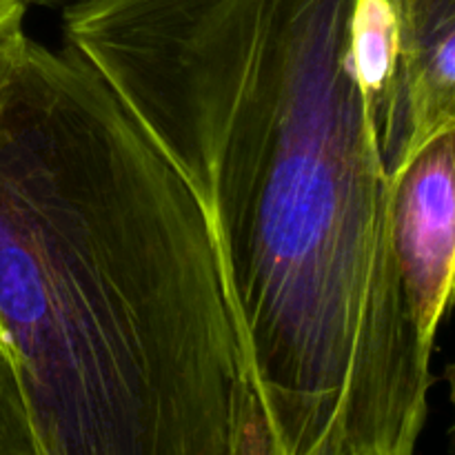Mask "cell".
Segmentation results:
<instances>
[{"label": "cell", "instance_id": "6", "mask_svg": "<svg viewBox=\"0 0 455 455\" xmlns=\"http://www.w3.org/2000/svg\"><path fill=\"white\" fill-rule=\"evenodd\" d=\"M27 4L22 0H0V29L9 22L25 20Z\"/></svg>", "mask_w": 455, "mask_h": 455}, {"label": "cell", "instance_id": "4", "mask_svg": "<svg viewBox=\"0 0 455 455\" xmlns=\"http://www.w3.org/2000/svg\"><path fill=\"white\" fill-rule=\"evenodd\" d=\"M398 16V118L391 178L435 133L455 124V0H391Z\"/></svg>", "mask_w": 455, "mask_h": 455}, {"label": "cell", "instance_id": "9", "mask_svg": "<svg viewBox=\"0 0 455 455\" xmlns=\"http://www.w3.org/2000/svg\"><path fill=\"white\" fill-rule=\"evenodd\" d=\"M27 7H44V9H62L76 0H22Z\"/></svg>", "mask_w": 455, "mask_h": 455}, {"label": "cell", "instance_id": "7", "mask_svg": "<svg viewBox=\"0 0 455 455\" xmlns=\"http://www.w3.org/2000/svg\"><path fill=\"white\" fill-rule=\"evenodd\" d=\"M444 380H447L449 387V403H451V425H449V440H451V447L455 451V363L447 367V373H444Z\"/></svg>", "mask_w": 455, "mask_h": 455}, {"label": "cell", "instance_id": "8", "mask_svg": "<svg viewBox=\"0 0 455 455\" xmlns=\"http://www.w3.org/2000/svg\"><path fill=\"white\" fill-rule=\"evenodd\" d=\"M20 29H22V20L9 22L7 27H3V29H0V60H3V56H4V52H7V47H9V43H12V38Z\"/></svg>", "mask_w": 455, "mask_h": 455}, {"label": "cell", "instance_id": "3", "mask_svg": "<svg viewBox=\"0 0 455 455\" xmlns=\"http://www.w3.org/2000/svg\"><path fill=\"white\" fill-rule=\"evenodd\" d=\"M391 247L418 336L434 351L440 324L455 307V124L394 176Z\"/></svg>", "mask_w": 455, "mask_h": 455}, {"label": "cell", "instance_id": "1", "mask_svg": "<svg viewBox=\"0 0 455 455\" xmlns=\"http://www.w3.org/2000/svg\"><path fill=\"white\" fill-rule=\"evenodd\" d=\"M358 0H76L80 53L212 231L269 455H411L431 355L391 247Z\"/></svg>", "mask_w": 455, "mask_h": 455}, {"label": "cell", "instance_id": "5", "mask_svg": "<svg viewBox=\"0 0 455 455\" xmlns=\"http://www.w3.org/2000/svg\"><path fill=\"white\" fill-rule=\"evenodd\" d=\"M0 455H38L12 345L0 327Z\"/></svg>", "mask_w": 455, "mask_h": 455}, {"label": "cell", "instance_id": "2", "mask_svg": "<svg viewBox=\"0 0 455 455\" xmlns=\"http://www.w3.org/2000/svg\"><path fill=\"white\" fill-rule=\"evenodd\" d=\"M0 327L38 455H269L194 191L25 29L0 60Z\"/></svg>", "mask_w": 455, "mask_h": 455}]
</instances>
